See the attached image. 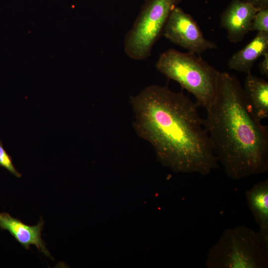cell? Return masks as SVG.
<instances>
[{
    "mask_svg": "<svg viewBox=\"0 0 268 268\" xmlns=\"http://www.w3.org/2000/svg\"><path fill=\"white\" fill-rule=\"evenodd\" d=\"M0 165L8 170L17 178L21 177V174L15 169L11 157L4 149L2 143L0 140Z\"/></svg>",
    "mask_w": 268,
    "mask_h": 268,
    "instance_id": "obj_13",
    "label": "cell"
},
{
    "mask_svg": "<svg viewBox=\"0 0 268 268\" xmlns=\"http://www.w3.org/2000/svg\"><path fill=\"white\" fill-rule=\"evenodd\" d=\"M263 59L260 63L259 68L262 75L268 76V52L263 55Z\"/></svg>",
    "mask_w": 268,
    "mask_h": 268,
    "instance_id": "obj_14",
    "label": "cell"
},
{
    "mask_svg": "<svg viewBox=\"0 0 268 268\" xmlns=\"http://www.w3.org/2000/svg\"><path fill=\"white\" fill-rule=\"evenodd\" d=\"M268 52V33L258 32L254 38L242 49L235 53L229 60L231 69L251 73L255 61Z\"/></svg>",
    "mask_w": 268,
    "mask_h": 268,
    "instance_id": "obj_10",
    "label": "cell"
},
{
    "mask_svg": "<svg viewBox=\"0 0 268 268\" xmlns=\"http://www.w3.org/2000/svg\"><path fill=\"white\" fill-rule=\"evenodd\" d=\"M251 4L258 10L268 7V0H242Z\"/></svg>",
    "mask_w": 268,
    "mask_h": 268,
    "instance_id": "obj_15",
    "label": "cell"
},
{
    "mask_svg": "<svg viewBox=\"0 0 268 268\" xmlns=\"http://www.w3.org/2000/svg\"><path fill=\"white\" fill-rule=\"evenodd\" d=\"M258 10L242 0H231L221 15V27L226 29L232 43L241 42L250 31L251 25Z\"/></svg>",
    "mask_w": 268,
    "mask_h": 268,
    "instance_id": "obj_7",
    "label": "cell"
},
{
    "mask_svg": "<svg viewBox=\"0 0 268 268\" xmlns=\"http://www.w3.org/2000/svg\"><path fill=\"white\" fill-rule=\"evenodd\" d=\"M155 67L193 94L199 106L206 109L214 101L220 72L195 53L169 49L160 55Z\"/></svg>",
    "mask_w": 268,
    "mask_h": 268,
    "instance_id": "obj_3",
    "label": "cell"
},
{
    "mask_svg": "<svg viewBox=\"0 0 268 268\" xmlns=\"http://www.w3.org/2000/svg\"><path fill=\"white\" fill-rule=\"evenodd\" d=\"M250 31L268 33V7L258 10L252 20Z\"/></svg>",
    "mask_w": 268,
    "mask_h": 268,
    "instance_id": "obj_12",
    "label": "cell"
},
{
    "mask_svg": "<svg viewBox=\"0 0 268 268\" xmlns=\"http://www.w3.org/2000/svg\"><path fill=\"white\" fill-rule=\"evenodd\" d=\"M162 35L171 42L195 54L217 48L213 42L205 38L192 16L178 6L171 12Z\"/></svg>",
    "mask_w": 268,
    "mask_h": 268,
    "instance_id": "obj_6",
    "label": "cell"
},
{
    "mask_svg": "<svg viewBox=\"0 0 268 268\" xmlns=\"http://www.w3.org/2000/svg\"><path fill=\"white\" fill-rule=\"evenodd\" d=\"M204 126L218 162L234 180L268 168V134L255 115L238 79L220 72L216 98L206 109Z\"/></svg>",
    "mask_w": 268,
    "mask_h": 268,
    "instance_id": "obj_2",
    "label": "cell"
},
{
    "mask_svg": "<svg viewBox=\"0 0 268 268\" xmlns=\"http://www.w3.org/2000/svg\"><path fill=\"white\" fill-rule=\"evenodd\" d=\"M44 221L41 219L36 225L30 226L13 217L6 212L0 213V228L8 231L16 240L25 249H30L31 245L45 256L53 259L41 237Z\"/></svg>",
    "mask_w": 268,
    "mask_h": 268,
    "instance_id": "obj_8",
    "label": "cell"
},
{
    "mask_svg": "<svg viewBox=\"0 0 268 268\" xmlns=\"http://www.w3.org/2000/svg\"></svg>",
    "mask_w": 268,
    "mask_h": 268,
    "instance_id": "obj_16",
    "label": "cell"
},
{
    "mask_svg": "<svg viewBox=\"0 0 268 268\" xmlns=\"http://www.w3.org/2000/svg\"><path fill=\"white\" fill-rule=\"evenodd\" d=\"M208 268H267L268 250L258 232L245 225L224 230L208 251Z\"/></svg>",
    "mask_w": 268,
    "mask_h": 268,
    "instance_id": "obj_4",
    "label": "cell"
},
{
    "mask_svg": "<svg viewBox=\"0 0 268 268\" xmlns=\"http://www.w3.org/2000/svg\"><path fill=\"white\" fill-rule=\"evenodd\" d=\"M248 103L256 117L261 121L268 117V83L250 73L246 77L243 88Z\"/></svg>",
    "mask_w": 268,
    "mask_h": 268,
    "instance_id": "obj_11",
    "label": "cell"
},
{
    "mask_svg": "<svg viewBox=\"0 0 268 268\" xmlns=\"http://www.w3.org/2000/svg\"><path fill=\"white\" fill-rule=\"evenodd\" d=\"M182 0H145L132 28L127 33L124 50L130 58L147 59L162 35L173 9Z\"/></svg>",
    "mask_w": 268,
    "mask_h": 268,
    "instance_id": "obj_5",
    "label": "cell"
},
{
    "mask_svg": "<svg viewBox=\"0 0 268 268\" xmlns=\"http://www.w3.org/2000/svg\"><path fill=\"white\" fill-rule=\"evenodd\" d=\"M137 134L153 147L158 161L176 173L209 174L218 161L199 113L182 92L151 85L130 97Z\"/></svg>",
    "mask_w": 268,
    "mask_h": 268,
    "instance_id": "obj_1",
    "label": "cell"
},
{
    "mask_svg": "<svg viewBox=\"0 0 268 268\" xmlns=\"http://www.w3.org/2000/svg\"><path fill=\"white\" fill-rule=\"evenodd\" d=\"M248 205L259 225L258 232L265 248L268 250V180L255 184L246 193Z\"/></svg>",
    "mask_w": 268,
    "mask_h": 268,
    "instance_id": "obj_9",
    "label": "cell"
}]
</instances>
